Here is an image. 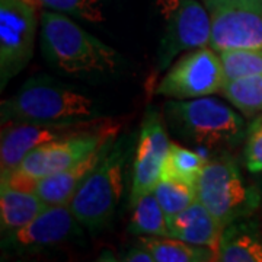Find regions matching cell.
<instances>
[{"instance_id":"10","label":"cell","mask_w":262,"mask_h":262,"mask_svg":"<svg viewBox=\"0 0 262 262\" xmlns=\"http://www.w3.org/2000/svg\"><path fill=\"white\" fill-rule=\"evenodd\" d=\"M225 84L220 54L213 48L189 50L169 67L156 94L172 99H194L215 94Z\"/></svg>"},{"instance_id":"16","label":"cell","mask_w":262,"mask_h":262,"mask_svg":"<svg viewBox=\"0 0 262 262\" xmlns=\"http://www.w3.org/2000/svg\"><path fill=\"white\" fill-rule=\"evenodd\" d=\"M0 187L2 236H6L31 223L48 207L37 192L19 191L6 184H2Z\"/></svg>"},{"instance_id":"23","label":"cell","mask_w":262,"mask_h":262,"mask_svg":"<svg viewBox=\"0 0 262 262\" xmlns=\"http://www.w3.org/2000/svg\"><path fill=\"white\" fill-rule=\"evenodd\" d=\"M153 192L166 217L178 214L196 201L195 188L172 179H160Z\"/></svg>"},{"instance_id":"25","label":"cell","mask_w":262,"mask_h":262,"mask_svg":"<svg viewBox=\"0 0 262 262\" xmlns=\"http://www.w3.org/2000/svg\"><path fill=\"white\" fill-rule=\"evenodd\" d=\"M245 166L252 173L262 172V117H256L245 137Z\"/></svg>"},{"instance_id":"4","label":"cell","mask_w":262,"mask_h":262,"mask_svg":"<svg viewBox=\"0 0 262 262\" xmlns=\"http://www.w3.org/2000/svg\"><path fill=\"white\" fill-rule=\"evenodd\" d=\"M128 151V141L115 139L69 203L77 222L89 230H99L113 219L124 192V168Z\"/></svg>"},{"instance_id":"14","label":"cell","mask_w":262,"mask_h":262,"mask_svg":"<svg viewBox=\"0 0 262 262\" xmlns=\"http://www.w3.org/2000/svg\"><path fill=\"white\" fill-rule=\"evenodd\" d=\"M168 226L169 237L198 246H208L215 253H219L226 230L198 200L178 214L168 217Z\"/></svg>"},{"instance_id":"20","label":"cell","mask_w":262,"mask_h":262,"mask_svg":"<svg viewBox=\"0 0 262 262\" xmlns=\"http://www.w3.org/2000/svg\"><path fill=\"white\" fill-rule=\"evenodd\" d=\"M222 94L246 117H258L262 114V75L226 82Z\"/></svg>"},{"instance_id":"22","label":"cell","mask_w":262,"mask_h":262,"mask_svg":"<svg viewBox=\"0 0 262 262\" xmlns=\"http://www.w3.org/2000/svg\"><path fill=\"white\" fill-rule=\"evenodd\" d=\"M219 54L223 66L225 83L236 79L262 75V48L226 50Z\"/></svg>"},{"instance_id":"8","label":"cell","mask_w":262,"mask_h":262,"mask_svg":"<svg viewBox=\"0 0 262 262\" xmlns=\"http://www.w3.org/2000/svg\"><path fill=\"white\" fill-rule=\"evenodd\" d=\"M38 10L24 0H0V88L19 75L34 56Z\"/></svg>"},{"instance_id":"9","label":"cell","mask_w":262,"mask_h":262,"mask_svg":"<svg viewBox=\"0 0 262 262\" xmlns=\"http://www.w3.org/2000/svg\"><path fill=\"white\" fill-rule=\"evenodd\" d=\"M165 18L159 50V69H166L182 51L210 46L211 24L206 6L196 0H158Z\"/></svg>"},{"instance_id":"12","label":"cell","mask_w":262,"mask_h":262,"mask_svg":"<svg viewBox=\"0 0 262 262\" xmlns=\"http://www.w3.org/2000/svg\"><path fill=\"white\" fill-rule=\"evenodd\" d=\"M80 223L69 206H50L31 223L2 236V246L12 252H37L69 242L80 233Z\"/></svg>"},{"instance_id":"24","label":"cell","mask_w":262,"mask_h":262,"mask_svg":"<svg viewBox=\"0 0 262 262\" xmlns=\"http://www.w3.org/2000/svg\"><path fill=\"white\" fill-rule=\"evenodd\" d=\"M44 9L60 12L92 24L105 20L103 0H42Z\"/></svg>"},{"instance_id":"6","label":"cell","mask_w":262,"mask_h":262,"mask_svg":"<svg viewBox=\"0 0 262 262\" xmlns=\"http://www.w3.org/2000/svg\"><path fill=\"white\" fill-rule=\"evenodd\" d=\"M121 130V121L114 118H91L60 122H9L2 124L0 136V169L10 172L20 165L22 159L38 146L64 140L88 133Z\"/></svg>"},{"instance_id":"2","label":"cell","mask_w":262,"mask_h":262,"mask_svg":"<svg viewBox=\"0 0 262 262\" xmlns=\"http://www.w3.org/2000/svg\"><path fill=\"white\" fill-rule=\"evenodd\" d=\"M163 111L165 122L175 136L204 149L234 147L246 137L244 118L215 98L169 101Z\"/></svg>"},{"instance_id":"15","label":"cell","mask_w":262,"mask_h":262,"mask_svg":"<svg viewBox=\"0 0 262 262\" xmlns=\"http://www.w3.org/2000/svg\"><path fill=\"white\" fill-rule=\"evenodd\" d=\"M113 143L114 140L110 141L108 144H105L101 149L89 153L86 158L79 160L77 163H75L70 168L38 179L35 192L48 207L69 206V203L72 201L76 191L83 184V181L88 178V175L96 168V165L102 160V158L106 155V151L110 150Z\"/></svg>"},{"instance_id":"27","label":"cell","mask_w":262,"mask_h":262,"mask_svg":"<svg viewBox=\"0 0 262 262\" xmlns=\"http://www.w3.org/2000/svg\"><path fill=\"white\" fill-rule=\"evenodd\" d=\"M25 3H28L29 6H32L34 9H37L38 12L39 10H44V6H42V0H24Z\"/></svg>"},{"instance_id":"13","label":"cell","mask_w":262,"mask_h":262,"mask_svg":"<svg viewBox=\"0 0 262 262\" xmlns=\"http://www.w3.org/2000/svg\"><path fill=\"white\" fill-rule=\"evenodd\" d=\"M170 141L166 122L155 110H149L141 122L136 146L131 203L143 194L151 192L162 178V168L168 156Z\"/></svg>"},{"instance_id":"19","label":"cell","mask_w":262,"mask_h":262,"mask_svg":"<svg viewBox=\"0 0 262 262\" xmlns=\"http://www.w3.org/2000/svg\"><path fill=\"white\" fill-rule=\"evenodd\" d=\"M133 204L130 219V232L139 236H159L169 237L168 217L160 207L155 192H147L139 196Z\"/></svg>"},{"instance_id":"5","label":"cell","mask_w":262,"mask_h":262,"mask_svg":"<svg viewBox=\"0 0 262 262\" xmlns=\"http://www.w3.org/2000/svg\"><path fill=\"white\" fill-rule=\"evenodd\" d=\"M196 200L223 227L251 214L259 204V195L248 187L236 162L227 156L208 159L196 182Z\"/></svg>"},{"instance_id":"7","label":"cell","mask_w":262,"mask_h":262,"mask_svg":"<svg viewBox=\"0 0 262 262\" xmlns=\"http://www.w3.org/2000/svg\"><path fill=\"white\" fill-rule=\"evenodd\" d=\"M214 51L262 48V0H204Z\"/></svg>"},{"instance_id":"3","label":"cell","mask_w":262,"mask_h":262,"mask_svg":"<svg viewBox=\"0 0 262 262\" xmlns=\"http://www.w3.org/2000/svg\"><path fill=\"white\" fill-rule=\"evenodd\" d=\"M96 118L94 101L76 89L37 76L2 102V124L60 122Z\"/></svg>"},{"instance_id":"18","label":"cell","mask_w":262,"mask_h":262,"mask_svg":"<svg viewBox=\"0 0 262 262\" xmlns=\"http://www.w3.org/2000/svg\"><path fill=\"white\" fill-rule=\"evenodd\" d=\"M207 162L208 159L204 155L170 141L168 156L162 168V178L184 182L195 188Z\"/></svg>"},{"instance_id":"1","label":"cell","mask_w":262,"mask_h":262,"mask_svg":"<svg viewBox=\"0 0 262 262\" xmlns=\"http://www.w3.org/2000/svg\"><path fill=\"white\" fill-rule=\"evenodd\" d=\"M41 22V48L50 64L70 76L102 75L117 67L118 54L69 15L44 9Z\"/></svg>"},{"instance_id":"26","label":"cell","mask_w":262,"mask_h":262,"mask_svg":"<svg viewBox=\"0 0 262 262\" xmlns=\"http://www.w3.org/2000/svg\"><path fill=\"white\" fill-rule=\"evenodd\" d=\"M122 261L127 262H155V258L150 249L140 241V245L133 246L122 255Z\"/></svg>"},{"instance_id":"21","label":"cell","mask_w":262,"mask_h":262,"mask_svg":"<svg viewBox=\"0 0 262 262\" xmlns=\"http://www.w3.org/2000/svg\"><path fill=\"white\" fill-rule=\"evenodd\" d=\"M217 261L262 262V242L251 233H239L230 225L226 227Z\"/></svg>"},{"instance_id":"11","label":"cell","mask_w":262,"mask_h":262,"mask_svg":"<svg viewBox=\"0 0 262 262\" xmlns=\"http://www.w3.org/2000/svg\"><path fill=\"white\" fill-rule=\"evenodd\" d=\"M121 130H105L88 133L64 140L53 141L31 150L22 159L19 170L32 178L41 179L73 166L89 153L101 149L115 140Z\"/></svg>"},{"instance_id":"17","label":"cell","mask_w":262,"mask_h":262,"mask_svg":"<svg viewBox=\"0 0 262 262\" xmlns=\"http://www.w3.org/2000/svg\"><path fill=\"white\" fill-rule=\"evenodd\" d=\"M140 241L149 248L155 262L217 261V253L208 246H198L175 237L159 236H141Z\"/></svg>"}]
</instances>
